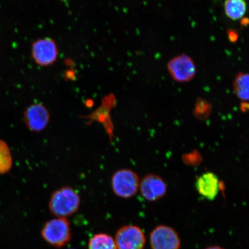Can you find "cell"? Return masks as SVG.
<instances>
[{
  "label": "cell",
  "instance_id": "7a4b0ae2",
  "mask_svg": "<svg viewBox=\"0 0 249 249\" xmlns=\"http://www.w3.org/2000/svg\"><path fill=\"white\" fill-rule=\"evenodd\" d=\"M41 235L43 239L53 247H63L71 240L72 236L69 221L64 217L50 220L43 226Z\"/></svg>",
  "mask_w": 249,
  "mask_h": 249
},
{
  "label": "cell",
  "instance_id": "6da1fadb",
  "mask_svg": "<svg viewBox=\"0 0 249 249\" xmlns=\"http://www.w3.org/2000/svg\"><path fill=\"white\" fill-rule=\"evenodd\" d=\"M80 203V196L76 190L70 186H62L53 193L49 209L57 217L67 218L76 213Z\"/></svg>",
  "mask_w": 249,
  "mask_h": 249
},
{
  "label": "cell",
  "instance_id": "9c48e42d",
  "mask_svg": "<svg viewBox=\"0 0 249 249\" xmlns=\"http://www.w3.org/2000/svg\"><path fill=\"white\" fill-rule=\"evenodd\" d=\"M166 182L160 177L155 174H148L140 181L139 191L145 200L157 201L166 194Z\"/></svg>",
  "mask_w": 249,
  "mask_h": 249
},
{
  "label": "cell",
  "instance_id": "30bf717a",
  "mask_svg": "<svg viewBox=\"0 0 249 249\" xmlns=\"http://www.w3.org/2000/svg\"><path fill=\"white\" fill-rule=\"evenodd\" d=\"M219 179L215 174L207 172L202 174L196 182V188L202 197L213 201L219 192Z\"/></svg>",
  "mask_w": 249,
  "mask_h": 249
},
{
  "label": "cell",
  "instance_id": "8992f818",
  "mask_svg": "<svg viewBox=\"0 0 249 249\" xmlns=\"http://www.w3.org/2000/svg\"><path fill=\"white\" fill-rule=\"evenodd\" d=\"M115 242L117 249H144L146 238L140 227L127 225L118 230Z\"/></svg>",
  "mask_w": 249,
  "mask_h": 249
},
{
  "label": "cell",
  "instance_id": "3957f363",
  "mask_svg": "<svg viewBox=\"0 0 249 249\" xmlns=\"http://www.w3.org/2000/svg\"><path fill=\"white\" fill-rule=\"evenodd\" d=\"M140 179L135 171L123 169L116 171L111 177L112 191L117 197L130 198L138 194Z\"/></svg>",
  "mask_w": 249,
  "mask_h": 249
},
{
  "label": "cell",
  "instance_id": "2e32d148",
  "mask_svg": "<svg viewBox=\"0 0 249 249\" xmlns=\"http://www.w3.org/2000/svg\"></svg>",
  "mask_w": 249,
  "mask_h": 249
},
{
  "label": "cell",
  "instance_id": "8fae6325",
  "mask_svg": "<svg viewBox=\"0 0 249 249\" xmlns=\"http://www.w3.org/2000/svg\"><path fill=\"white\" fill-rule=\"evenodd\" d=\"M247 10L245 0H226L225 11L227 17L233 20L241 19Z\"/></svg>",
  "mask_w": 249,
  "mask_h": 249
},
{
  "label": "cell",
  "instance_id": "52a82bcc",
  "mask_svg": "<svg viewBox=\"0 0 249 249\" xmlns=\"http://www.w3.org/2000/svg\"><path fill=\"white\" fill-rule=\"evenodd\" d=\"M23 120L28 129L33 132L39 133L48 126L51 114L45 105L36 103L30 105L24 110Z\"/></svg>",
  "mask_w": 249,
  "mask_h": 249
},
{
  "label": "cell",
  "instance_id": "ba28073f",
  "mask_svg": "<svg viewBox=\"0 0 249 249\" xmlns=\"http://www.w3.org/2000/svg\"><path fill=\"white\" fill-rule=\"evenodd\" d=\"M167 68L171 76L179 83L189 82L194 79L196 73L194 60L185 54L173 58L168 63Z\"/></svg>",
  "mask_w": 249,
  "mask_h": 249
},
{
  "label": "cell",
  "instance_id": "277c9868",
  "mask_svg": "<svg viewBox=\"0 0 249 249\" xmlns=\"http://www.w3.org/2000/svg\"><path fill=\"white\" fill-rule=\"evenodd\" d=\"M33 59L40 67H48L57 60L58 49L55 40L49 37L35 40L31 46Z\"/></svg>",
  "mask_w": 249,
  "mask_h": 249
},
{
  "label": "cell",
  "instance_id": "4fadbf2b",
  "mask_svg": "<svg viewBox=\"0 0 249 249\" xmlns=\"http://www.w3.org/2000/svg\"><path fill=\"white\" fill-rule=\"evenodd\" d=\"M249 77L247 73H241L236 76L234 89L236 96L243 102H248L249 93Z\"/></svg>",
  "mask_w": 249,
  "mask_h": 249
},
{
  "label": "cell",
  "instance_id": "9a60e30c",
  "mask_svg": "<svg viewBox=\"0 0 249 249\" xmlns=\"http://www.w3.org/2000/svg\"><path fill=\"white\" fill-rule=\"evenodd\" d=\"M205 249H225L222 247H219V246H213V247H210Z\"/></svg>",
  "mask_w": 249,
  "mask_h": 249
},
{
  "label": "cell",
  "instance_id": "7c38bea8",
  "mask_svg": "<svg viewBox=\"0 0 249 249\" xmlns=\"http://www.w3.org/2000/svg\"><path fill=\"white\" fill-rule=\"evenodd\" d=\"M89 249H117L116 242L111 236L104 233L95 234L89 239Z\"/></svg>",
  "mask_w": 249,
  "mask_h": 249
},
{
  "label": "cell",
  "instance_id": "5b68a950",
  "mask_svg": "<svg viewBox=\"0 0 249 249\" xmlns=\"http://www.w3.org/2000/svg\"><path fill=\"white\" fill-rule=\"evenodd\" d=\"M151 249H180L181 240L178 233L173 227L160 225L149 235Z\"/></svg>",
  "mask_w": 249,
  "mask_h": 249
},
{
  "label": "cell",
  "instance_id": "5bb4252c",
  "mask_svg": "<svg viewBox=\"0 0 249 249\" xmlns=\"http://www.w3.org/2000/svg\"><path fill=\"white\" fill-rule=\"evenodd\" d=\"M13 164L10 149L4 140H0V174L9 172Z\"/></svg>",
  "mask_w": 249,
  "mask_h": 249
}]
</instances>
